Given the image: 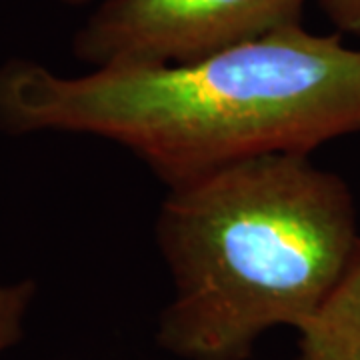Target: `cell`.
<instances>
[{
    "label": "cell",
    "mask_w": 360,
    "mask_h": 360,
    "mask_svg": "<svg viewBox=\"0 0 360 360\" xmlns=\"http://www.w3.org/2000/svg\"><path fill=\"white\" fill-rule=\"evenodd\" d=\"M0 132L116 142L165 186L250 156L310 155L360 132V49L298 25L188 65L65 77L11 58L0 65Z\"/></svg>",
    "instance_id": "cell-1"
},
{
    "label": "cell",
    "mask_w": 360,
    "mask_h": 360,
    "mask_svg": "<svg viewBox=\"0 0 360 360\" xmlns=\"http://www.w3.org/2000/svg\"><path fill=\"white\" fill-rule=\"evenodd\" d=\"M155 236L172 278L156 342L182 360H248L272 328L304 330L360 250L348 184L300 153L167 186Z\"/></svg>",
    "instance_id": "cell-2"
},
{
    "label": "cell",
    "mask_w": 360,
    "mask_h": 360,
    "mask_svg": "<svg viewBox=\"0 0 360 360\" xmlns=\"http://www.w3.org/2000/svg\"><path fill=\"white\" fill-rule=\"evenodd\" d=\"M307 0H101L72 37L90 68L188 65L302 25Z\"/></svg>",
    "instance_id": "cell-3"
},
{
    "label": "cell",
    "mask_w": 360,
    "mask_h": 360,
    "mask_svg": "<svg viewBox=\"0 0 360 360\" xmlns=\"http://www.w3.org/2000/svg\"><path fill=\"white\" fill-rule=\"evenodd\" d=\"M360 352V250L319 319L298 333V360H345Z\"/></svg>",
    "instance_id": "cell-4"
},
{
    "label": "cell",
    "mask_w": 360,
    "mask_h": 360,
    "mask_svg": "<svg viewBox=\"0 0 360 360\" xmlns=\"http://www.w3.org/2000/svg\"><path fill=\"white\" fill-rule=\"evenodd\" d=\"M34 298L37 281H0V354L20 342Z\"/></svg>",
    "instance_id": "cell-5"
},
{
    "label": "cell",
    "mask_w": 360,
    "mask_h": 360,
    "mask_svg": "<svg viewBox=\"0 0 360 360\" xmlns=\"http://www.w3.org/2000/svg\"><path fill=\"white\" fill-rule=\"evenodd\" d=\"M338 32L360 34V0H312Z\"/></svg>",
    "instance_id": "cell-6"
},
{
    "label": "cell",
    "mask_w": 360,
    "mask_h": 360,
    "mask_svg": "<svg viewBox=\"0 0 360 360\" xmlns=\"http://www.w3.org/2000/svg\"><path fill=\"white\" fill-rule=\"evenodd\" d=\"M60 4H66V6H72V8H78V6H86L92 0H56Z\"/></svg>",
    "instance_id": "cell-7"
},
{
    "label": "cell",
    "mask_w": 360,
    "mask_h": 360,
    "mask_svg": "<svg viewBox=\"0 0 360 360\" xmlns=\"http://www.w3.org/2000/svg\"><path fill=\"white\" fill-rule=\"evenodd\" d=\"M345 360H360V352L359 354H352V356H348V359H345Z\"/></svg>",
    "instance_id": "cell-8"
}]
</instances>
